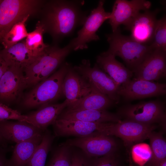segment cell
<instances>
[{
    "label": "cell",
    "instance_id": "74e56055",
    "mask_svg": "<svg viewBox=\"0 0 166 166\" xmlns=\"http://www.w3.org/2000/svg\"><path fill=\"white\" fill-rule=\"evenodd\" d=\"M6 141L3 138L0 134V145L1 146H5V143Z\"/></svg>",
    "mask_w": 166,
    "mask_h": 166
},
{
    "label": "cell",
    "instance_id": "60d3db41",
    "mask_svg": "<svg viewBox=\"0 0 166 166\" xmlns=\"http://www.w3.org/2000/svg\"><path fill=\"white\" fill-rule=\"evenodd\" d=\"M2 0H0V3H1V2H2Z\"/></svg>",
    "mask_w": 166,
    "mask_h": 166
},
{
    "label": "cell",
    "instance_id": "d6986e66",
    "mask_svg": "<svg viewBox=\"0 0 166 166\" xmlns=\"http://www.w3.org/2000/svg\"><path fill=\"white\" fill-rule=\"evenodd\" d=\"M69 104L65 99L61 103H52L41 106L36 111L26 115V122L45 131L49 126L54 123Z\"/></svg>",
    "mask_w": 166,
    "mask_h": 166
},
{
    "label": "cell",
    "instance_id": "30bf717a",
    "mask_svg": "<svg viewBox=\"0 0 166 166\" xmlns=\"http://www.w3.org/2000/svg\"><path fill=\"white\" fill-rule=\"evenodd\" d=\"M151 5L150 2L145 0L115 1L109 19L113 32L116 31L121 25H124L126 29L141 10H149Z\"/></svg>",
    "mask_w": 166,
    "mask_h": 166
},
{
    "label": "cell",
    "instance_id": "7c38bea8",
    "mask_svg": "<svg viewBox=\"0 0 166 166\" xmlns=\"http://www.w3.org/2000/svg\"><path fill=\"white\" fill-rule=\"evenodd\" d=\"M166 93L165 83L134 78L120 86L118 92L120 97L127 101L164 95Z\"/></svg>",
    "mask_w": 166,
    "mask_h": 166
},
{
    "label": "cell",
    "instance_id": "603a6c76",
    "mask_svg": "<svg viewBox=\"0 0 166 166\" xmlns=\"http://www.w3.org/2000/svg\"><path fill=\"white\" fill-rule=\"evenodd\" d=\"M43 135L16 143L9 159V166H26L41 142Z\"/></svg>",
    "mask_w": 166,
    "mask_h": 166
},
{
    "label": "cell",
    "instance_id": "8fae6325",
    "mask_svg": "<svg viewBox=\"0 0 166 166\" xmlns=\"http://www.w3.org/2000/svg\"><path fill=\"white\" fill-rule=\"evenodd\" d=\"M134 78L155 81L166 75V52L153 49L133 71Z\"/></svg>",
    "mask_w": 166,
    "mask_h": 166
},
{
    "label": "cell",
    "instance_id": "ba28073f",
    "mask_svg": "<svg viewBox=\"0 0 166 166\" xmlns=\"http://www.w3.org/2000/svg\"><path fill=\"white\" fill-rule=\"evenodd\" d=\"M156 127V124H145L125 119L118 122L108 123L102 134L119 137L126 144H130L148 138Z\"/></svg>",
    "mask_w": 166,
    "mask_h": 166
},
{
    "label": "cell",
    "instance_id": "1f68e13d",
    "mask_svg": "<svg viewBox=\"0 0 166 166\" xmlns=\"http://www.w3.org/2000/svg\"><path fill=\"white\" fill-rule=\"evenodd\" d=\"M26 115H22L17 110L0 102V121L14 120L26 122Z\"/></svg>",
    "mask_w": 166,
    "mask_h": 166
},
{
    "label": "cell",
    "instance_id": "44dd1931",
    "mask_svg": "<svg viewBox=\"0 0 166 166\" xmlns=\"http://www.w3.org/2000/svg\"><path fill=\"white\" fill-rule=\"evenodd\" d=\"M0 52L9 66L18 67L24 70L38 57L28 49L25 41L4 48Z\"/></svg>",
    "mask_w": 166,
    "mask_h": 166
},
{
    "label": "cell",
    "instance_id": "7a4b0ae2",
    "mask_svg": "<svg viewBox=\"0 0 166 166\" xmlns=\"http://www.w3.org/2000/svg\"><path fill=\"white\" fill-rule=\"evenodd\" d=\"M70 64L63 63L49 77L40 82L27 94L23 103L26 108H31L53 103L63 95L62 85Z\"/></svg>",
    "mask_w": 166,
    "mask_h": 166
},
{
    "label": "cell",
    "instance_id": "cb8c5ba5",
    "mask_svg": "<svg viewBox=\"0 0 166 166\" xmlns=\"http://www.w3.org/2000/svg\"><path fill=\"white\" fill-rule=\"evenodd\" d=\"M52 55L49 63L41 72L35 82V85L46 79L61 65L66 57L72 51L73 47L70 41L68 45L63 48L59 47L57 44L53 46Z\"/></svg>",
    "mask_w": 166,
    "mask_h": 166
},
{
    "label": "cell",
    "instance_id": "484cf974",
    "mask_svg": "<svg viewBox=\"0 0 166 166\" xmlns=\"http://www.w3.org/2000/svg\"><path fill=\"white\" fill-rule=\"evenodd\" d=\"M54 137L48 130L45 131L41 142L26 166H45L47 156Z\"/></svg>",
    "mask_w": 166,
    "mask_h": 166
},
{
    "label": "cell",
    "instance_id": "e0dca14e",
    "mask_svg": "<svg viewBox=\"0 0 166 166\" xmlns=\"http://www.w3.org/2000/svg\"><path fill=\"white\" fill-rule=\"evenodd\" d=\"M93 89V87L71 65L62 85L63 95L69 104L88 95Z\"/></svg>",
    "mask_w": 166,
    "mask_h": 166
},
{
    "label": "cell",
    "instance_id": "ab89813d",
    "mask_svg": "<svg viewBox=\"0 0 166 166\" xmlns=\"http://www.w3.org/2000/svg\"><path fill=\"white\" fill-rule=\"evenodd\" d=\"M144 166H149V165H148V164H146Z\"/></svg>",
    "mask_w": 166,
    "mask_h": 166
},
{
    "label": "cell",
    "instance_id": "f1b7e54d",
    "mask_svg": "<svg viewBox=\"0 0 166 166\" xmlns=\"http://www.w3.org/2000/svg\"><path fill=\"white\" fill-rule=\"evenodd\" d=\"M72 149L65 143L57 147L53 152L47 166H70Z\"/></svg>",
    "mask_w": 166,
    "mask_h": 166
},
{
    "label": "cell",
    "instance_id": "5bb4252c",
    "mask_svg": "<svg viewBox=\"0 0 166 166\" xmlns=\"http://www.w3.org/2000/svg\"><path fill=\"white\" fill-rule=\"evenodd\" d=\"M108 123L57 119L53 125L54 133L57 136L81 137L96 132L102 133Z\"/></svg>",
    "mask_w": 166,
    "mask_h": 166
},
{
    "label": "cell",
    "instance_id": "277c9868",
    "mask_svg": "<svg viewBox=\"0 0 166 166\" xmlns=\"http://www.w3.org/2000/svg\"><path fill=\"white\" fill-rule=\"evenodd\" d=\"M45 2L39 0H4L0 3V41L15 24L34 15Z\"/></svg>",
    "mask_w": 166,
    "mask_h": 166
},
{
    "label": "cell",
    "instance_id": "d6a6232c",
    "mask_svg": "<svg viewBox=\"0 0 166 166\" xmlns=\"http://www.w3.org/2000/svg\"><path fill=\"white\" fill-rule=\"evenodd\" d=\"M94 158L87 156L81 151L72 149L70 166H92Z\"/></svg>",
    "mask_w": 166,
    "mask_h": 166
},
{
    "label": "cell",
    "instance_id": "8d00e7d4",
    "mask_svg": "<svg viewBox=\"0 0 166 166\" xmlns=\"http://www.w3.org/2000/svg\"><path fill=\"white\" fill-rule=\"evenodd\" d=\"M154 166H166V159Z\"/></svg>",
    "mask_w": 166,
    "mask_h": 166
},
{
    "label": "cell",
    "instance_id": "9c48e42d",
    "mask_svg": "<svg viewBox=\"0 0 166 166\" xmlns=\"http://www.w3.org/2000/svg\"><path fill=\"white\" fill-rule=\"evenodd\" d=\"M105 2L104 0L99 2L97 7L87 16L82 27L77 33V37L70 41L73 50L87 49V43L99 40L96 32L104 22L109 19L110 14V12H106L105 10Z\"/></svg>",
    "mask_w": 166,
    "mask_h": 166
},
{
    "label": "cell",
    "instance_id": "e575fe53",
    "mask_svg": "<svg viewBox=\"0 0 166 166\" xmlns=\"http://www.w3.org/2000/svg\"><path fill=\"white\" fill-rule=\"evenodd\" d=\"M5 146L0 147V166H9V159L6 157Z\"/></svg>",
    "mask_w": 166,
    "mask_h": 166
},
{
    "label": "cell",
    "instance_id": "7402d4cb",
    "mask_svg": "<svg viewBox=\"0 0 166 166\" xmlns=\"http://www.w3.org/2000/svg\"><path fill=\"white\" fill-rule=\"evenodd\" d=\"M114 103L107 96L93 87V89L88 95L69 104L65 109L71 111L106 110Z\"/></svg>",
    "mask_w": 166,
    "mask_h": 166
},
{
    "label": "cell",
    "instance_id": "4dcf8cb0",
    "mask_svg": "<svg viewBox=\"0 0 166 166\" xmlns=\"http://www.w3.org/2000/svg\"><path fill=\"white\" fill-rule=\"evenodd\" d=\"M132 158L138 166H144L149 160L152 156L150 145L145 143H139L132 147Z\"/></svg>",
    "mask_w": 166,
    "mask_h": 166
},
{
    "label": "cell",
    "instance_id": "52a82bcc",
    "mask_svg": "<svg viewBox=\"0 0 166 166\" xmlns=\"http://www.w3.org/2000/svg\"><path fill=\"white\" fill-rule=\"evenodd\" d=\"M65 144L77 147L91 157H97L115 153L117 145L111 136L99 132L68 140Z\"/></svg>",
    "mask_w": 166,
    "mask_h": 166
},
{
    "label": "cell",
    "instance_id": "ffe728a7",
    "mask_svg": "<svg viewBox=\"0 0 166 166\" xmlns=\"http://www.w3.org/2000/svg\"><path fill=\"white\" fill-rule=\"evenodd\" d=\"M57 119L76 120L93 123L118 122L121 117L117 113L106 110H68L65 109Z\"/></svg>",
    "mask_w": 166,
    "mask_h": 166
},
{
    "label": "cell",
    "instance_id": "83f0119b",
    "mask_svg": "<svg viewBox=\"0 0 166 166\" xmlns=\"http://www.w3.org/2000/svg\"><path fill=\"white\" fill-rule=\"evenodd\" d=\"M30 16H27L12 26L1 42L4 48H9L26 38L28 33L25 23Z\"/></svg>",
    "mask_w": 166,
    "mask_h": 166
},
{
    "label": "cell",
    "instance_id": "836d02e7",
    "mask_svg": "<svg viewBox=\"0 0 166 166\" xmlns=\"http://www.w3.org/2000/svg\"><path fill=\"white\" fill-rule=\"evenodd\" d=\"M92 166H121L120 162L115 153L95 157Z\"/></svg>",
    "mask_w": 166,
    "mask_h": 166
},
{
    "label": "cell",
    "instance_id": "5b68a950",
    "mask_svg": "<svg viewBox=\"0 0 166 166\" xmlns=\"http://www.w3.org/2000/svg\"><path fill=\"white\" fill-rule=\"evenodd\" d=\"M117 113L125 119L147 124H159L165 127V104L160 100L126 105L121 107Z\"/></svg>",
    "mask_w": 166,
    "mask_h": 166
},
{
    "label": "cell",
    "instance_id": "6da1fadb",
    "mask_svg": "<svg viewBox=\"0 0 166 166\" xmlns=\"http://www.w3.org/2000/svg\"><path fill=\"white\" fill-rule=\"evenodd\" d=\"M84 2L51 0L44 4L40 21L45 33L49 34L55 44L71 36L78 26H82L87 13L81 8Z\"/></svg>",
    "mask_w": 166,
    "mask_h": 166
},
{
    "label": "cell",
    "instance_id": "8992f818",
    "mask_svg": "<svg viewBox=\"0 0 166 166\" xmlns=\"http://www.w3.org/2000/svg\"><path fill=\"white\" fill-rule=\"evenodd\" d=\"M73 68L92 86L107 96L115 103L119 102L120 97L118 92L120 86L96 63L92 67L89 60L84 59L81 64Z\"/></svg>",
    "mask_w": 166,
    "mask_h": 166
},
{
    "label": "cell",
    "instance_id": "f35d334b",
    "mask_svg": "<svg viewBox=\"0 0 166 166\" xmlns=\"http://www.w3.org/2000/svg\"><path fill=\"white\" fill-rule=\"evenodd\" d=\"M129 166H133L132 161L131 159L129 160Z\"/></svg>",
    "mask_w": 166,
    "mask_h": 166
},
{
    "label": "cell",
    "instance_id": "d590c367",
    "mask_svg": "<svg viewBox=\"0 0 166 166\" xmlns=\"http://www.w3.org/2000/svg\"><path fill=\"white\" fill-rule=\"evenodd\" d=\"M9 66L2 56L0 52V79Z\"/></svg>",
    "mask_w": 166,
    "mask_h": 166
},
{
    "label": "cell",
    "instance_id": "d4e9b609",
    "mask_svg": "<svg viewBox=\"0 0 166 166\" xmlns=\"http://www.w3.org/2000/svg\"><path fill=\"white\" fill-rule=\"evenodd\" d=\"M45 33L43 26L40 21L36 25L35 29L28 33L25 43L28 49L38 57L45 52L50 47L45 43L43 35Z\"/></svg>",
    "mask_w": 166,
    "mask_h": 166
},
{
    "label": "cell",
    "instance_id": "ac0fdd59",
    "mask_svg": "<svg viewBox=\"0 0 166 166\" xmlns=\"http://www.w3.org/2000/svg\"><path fill=\"white\" fill-rule=\"evenodd\" d=\"M116 56L107 51L98 55L96 64L120 86L131 80L133 72L116 59Z\"/></svg>",
    "mask_w": 166,
    "mask_h": 166
},
{
    "label": "cell",
    "instance_id": "4fadbf2b",
    "mask_svg": "<svg viewBox=\"0 0 166 166\" xmlns=\"http://www.w3.org/2000/svg\"><path fill=\"white\" fill-rule=\"evenodd\" d=\"M24 69L9 66L0 79V101L9 103L15 101L27 87Z\"/></svg>",
    "mask_w": 166,
    "mask_h": 166
},
{
    "label": "cell",
    "instance_id": "3957f363",
    "mask_svg": "<svg viewBox=\"0 0 166 166\" xmlns=\"http://www.w3.org/2000/svg\"><path fill=\"white\" fill-rule=\"evenodd\" d=\"M106 36L109 45L107 51L120 57L132 72L153 49L150 45L140 43L130 36L122 34L119 28Z\"/></svg>",
    "mask_w": 166,
    "mask_h": 166
},
{
    "label": "cell",
    "instance_id": "4316f807",
    "mask_svg": "<svg viewBox=\"0 0 166 166\" xmlns=\"http://www.w3.org/2000/svg\"><path fill=\"white\" fill-rule=\"evenodd\" d=\"M148 139L152 156L146 164L154 166L166 159V142L162 133L153 131L151 133Z\"/></svg>",
    "mask_w": 166,
    "mask_h": 166
},
{
    "label": "cell",
    "instance_id": "9a60e30c",
    "mask_svg": "<svg viewBox=\"0 0 166 166\" xmlns=\"http://www.w3.org/2000/svg\"><path fill=\"white\" fill-rule=\"evenodd\" d=\"M158 10H145L140 13L125 29L130 31V37L134 40L144 44L152 41L157 19Z\"/></svg>",
    "mask_w": 166,
    "mask_h": 166
},
{
    "label": "cell",
    "instance_id": "2e32d148",
    "mask_svg": "<svg viewBox=\"0 0 166 166\" xmlns=\"http://www.w3.org/2000/svg\"><path fill=\"white\" fill-rule=\"evenodd\" d=\"M44 132L25 121H0V134L6 141L18 143L43 135Z\"/></svg>",
    "mask_w": 166,
    "mask_h": 166
},
{
    "label": "cell",
    "instance_id": "f546056e",
    "mask_svg": "<svg viewBox=\"0 0 166 166\" xmlns=\"http://www.w3.org/2000/svg\"><path fill=\"white\" fill-rule=\"evenodd\" d=\"M153 49L166 52V18L164 16L157 19L152 43L150 45Z\"/></svg>",
    "mask_w": 166,
    "mask_h": 166
}]
</instances>
